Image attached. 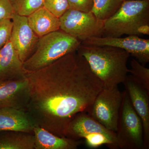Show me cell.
<instances>
[{"label":"cell","instance_id":"23","mask_svg":"<svg viewBox=\"0 0 149 149\" xmlns=\"http://www.w3.org/2000/svg\"><path fill=\"white\" fill-rule=\"evenodd\" d=\"M13 23L11 19H0V49L10 40Z\"/></svg>","mask_w":149,"mask_h":149},{"label":"cell","instance_id":"8","mask_svg":"<svg viewBox=\"0 0 149 149\" xmlns=\"http://www.w3.org/2000/svg\"><path fill=\"white\" fill-rule=\"evenodd\" d=\"M83 45L106 46L119 48L128 52L130 55L143 64L149 62V40L136 35L125 37H93L81 42Z\"/></svg>","mask_w":149,"mask_h":149},{"label":"cell","instance_id":"16","mask_svg":"<svg viewBox=\"0 0 149 149\" xmlns=\"http://www.w3.org/2000/svg\"><path fill=\"white\" fill-rule=\"evenodd\" d=\"M30 27L40 38L59 30V18L44 7L27 17Z\"/></svg>","mask_w":149,"mask_h":149},{"label":"cell","instance_id":"7","mask_svg":"<svg viewBox=\"0 0 149 149\" xmlns=\"http://www.w3.org/2000/svg\"><path fill=\"white\" fill-rule=\"evenodd\" d=\"M123 98L118 86L103 88L87 113L109 130L116 132Z\"/></svg>","mask_w":149,"mask_h":149},{"label":"cell","instance_id":"4","mask_svg":"<svg viewBox=\"0 0 149 149\" xmlns=\"http://www.w3.org/2000/svg\"><path fill=\"white\" fill-rule=\"evenodd\" d=\"M81 42L59 29L40 37L35 51L23 63L26 71L41 69L77 50Z\"/></svg>","mask_w":149,"mask_h":149},{"label":"cell","instance_id":"3","mask_svg":"<svg viewBox=\"0 0 149 149\" xmlns=\"http://www.w3.org/2000/svg\"><path fill=\"white\" fill-rule=\"evenodd\" d=\"M149 35V0L123 1L117 11L104 22L108 37Z\"/></svg>","mask_w":149,"mask_h":149},{"label":"cell","instance_id":"12","mask_svg":"<svg viewBox=\"0 0 149 149\" xmlns=\"http://www.w3.org/2000/svg\"><path fill=\"white\" fill-rule=\"evenodd\" d=\"M95 133L105 135L119 149L116 132L106 128L87 112L80 113L74 118L68 125L66 137L78 141Z\"/></svg>","mask_w":149,"mask_h":149},{"label":"cell","instance_id":"13","mask_svg":"<svg viewBox=\"0 0 149 149\" xmlns=\"http://www.w3.org/2000/svg\"><path fill=\"white\" fill-rule=\"evenodd\" d=\"M38 124L29 112L12 107L0 108V132L15 131L33 133Z\"/></svg>","mask_w":149,"mask_h":149},{"label":"cell","instance_id":"10","mask_svg":"<svg viewBox=\"0 0 149 149\" xmlns=\"http://www.w3.org/2000/svg\"><path fill=\"white\" fill-rule=\"evenodd\" d=\"M29 99V84L24 77L0 80V108L12 107L24 109Z\"/></svg>","mask_w":149,"mask_h":149},{"label":"cell","instance_id":"21","mask_svg":"<svg viewBox=\"0 0 149 149\" xmlns=\"http://www.w3.org/2000/svg\"><path fill=\"white\" fill-rule=\"evenodd\" d=\"M85 144L87 146L91 148H96L102 145H107L111 149H118L115 145L106 136L100 133H95L85 136Z\"/></svg>","mask_w":149,"mask_h":149},{"label":"cell","instance_id":"25","mask_svg":"<svg viewBox=\"0 0 149 149\" xmlns=\"http://www.w3.org/2000/svg\"><path fill=\"white\" fill-rule=\"evenodd\" d=\"M14 14L10 0H0V19H12Z\"/></svg>","mask_w":149,"mask_h":149},{"label":"cell","instance_id":"17","mask_svg":"<svg viewBox=\"0 0 149 149\" xmlns=\"http://www.w3.org/2000/svg\"><path fill=\"white\" fill-rule=\"evenodd\" d=\"M35 149V139L31 133L15 131L0 132V149Z\"/></svg>","mask_w":149,"mask_h":149},{"label":"cell","instance_id":"24","mask_svg":"<svg viewBox=\"0 0 149 149\" xmlns=\"http://www.w3.org/2000/svg\"><path fill=\"white\" fill-rule=\"evenodd\" d=\"M69 9L89 12L93 8V0H67Z\"/></svg>","mask_w":149,"mask_h":149},{"label":"cell","instance_id":"26","mask_svg":"<svg viewBox=\"0 0 149 149\" xmlns=\"http://www.w3.org/2000/svg\"><path fill=\"white\" fill-rule=\"evenodd\" d=\"M123 1H130V0H123Z\"/></svg>","mask_w":149,"mask_h":149},{"label":"cell","instance_id":"1","mask_svg":"<svg viewBox=\"0 0 149 149\" xmlns=\"http://www.w3.org/2000/svg\"><path fill=\"white\" fill-rule=\"evenodd\" d=\"M29 84L28 112L41 127L66 137L70 123L88 113L103 87L85 58L75 52L34 71L25 70Z\"/></svg>","mask_w":149,"mask_h":149},{"label":"cell","instance_id":"11","mask_svg":"<svg viewBox=\"0 0 149 149\" xmlns=\"http://www.w3.org/2000/svg\"><path fill=\"white\" fill-rule=\"evenodd\" d=\"M131 103L141 118L143 126L144 149L149 148V92L127 75L124 83Z\"/></svg>","mask_w":149,"mask_h":149},{"label":"cell","instance_id":"2","mask_svg":"<svg viewBox=\"0 0 149 149\" xmlns=\"http://www.w3.org/2000/svg\"><path fill=\"white\" fill-rule=\"evenodd\" d=\"M77 51L85 58L103 88L113 89L124 83L128 72V52L113 47L82 44Z\"/></svg>","mask_w":149,"mask_h":149},{"label":"cell","instance_id":"18","mask_svg":"<svg viewBox=\"0 0 149 149\" xmlns=\"http://www.w3.org/2000/svg\"><path fill=\"white\" fill-rule=\"evenodd\" d=\"M123 0H93L91 11L99 19L105 21L119 8Z\"/></svg>","mask_w":149,"mask_h":149},{"label":"cell","instance_id":"14","mask_svg":"<svg viewBox=\"0 0 149 149\" xmlns=\"http://www.w3.org/2000/svg\"><path fill=\"white\" fill-rule=\"evenodd\" d=\"M25 72L23 63L10 40L0 49V80L23 77Z\"/></svg>","mask_w":149,"mask_h":149},{"label":"cell","instance_id":"6","mask_svg":"<svg viewBox=\"0 0 149 149\" xmlns=\"http://www.w3.org/2000/svg\"><path fill=\"white\" fill-rule=\"evenodd\" d=\"M60 29L80 40L103 35L104 21L89 12L69 9L59 17Z\"/></svg>","mask_w":149,"mask_h":149},{"label":"cell","instance_id":"22","mask_svg":"<svg viewBox=\"0 0 149 149\" xmlns=\"http://www.w3.org/2000/svg\"><path fill=\"white\" fill-rule=\"evenodd\" d=\"M43 7L58 18L69 9L67 0H44Z\"/></svg>","mask_w":149,"mask_h":149},{"label":"cell","instance_id":"15","mask_svg":"<svg viewBox=\"0 0 149 149\" xmlns=\"http://www.w3.org/2000/svg\"><path fill=\"white\" fill-rule=\"evenodd\" d=\"M35 149H76L80 141L55 135L39 124L33 130Z\"/></svg>","mask_w":149,"mask_h":149},{"label":"cell","instance_id":"5","mask_svg":"<svg viewBox=\"0 0 149 149\" xmlns=\"http://www.w3.org/2000/svg\"><path fill=\"white\" fill-rule=\"evenodd\" d=\"M116 135L121 149H144L143 131L141 118L137 114L127 91L123 92Z\"/></svg>","mask_w":149,"mask_h":149},{"label":"cell","instance_id":"20","mask_svg":"<svg viewBox=\"0 0 149 149\" xmlns=\"http://www.w3.org/2000/svg\"><path fill=\"white\" fill-rule=\"evenodd\" d=\"M15 14L27 17L43 7L44 0H10Z\"/></svg>","mask_w":149,"mask_h":149},{"label":"cell","instance_id":"19","mask_svg":"<svg viewBox=\"0 0 149 149\" xmlns=\"http://www.w3.org/2000/svg\"><path fill=\"white\" fill-rule=\"evenodd\" d=\"M131 68L128 72L137 84L149 92V69L141 64L135 58H132L130 62Z\"/></svg>","mask_w":149,"mask_h":149},{"label":"cell","instance_id":"9","mask_svg":"<svg viewBox=\"0 0 149 149\" xmlns=\"http://www.w3.org/2000/svg\"><path fill=\"white\" fill-rule=\"evenodd\" d=\"M12 20L13 27L10 40L23 63L34 52L40 37L29 26L27 17L15 14Z\"/></svg>","mask_w":149,"mask_h":149}]
</instances>
